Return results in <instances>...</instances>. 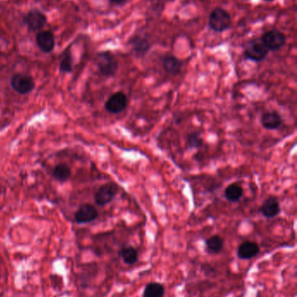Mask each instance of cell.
Wrapping results in <instances>:
<instances>
[{
    "instance_id": "3",
    "label": "cell",
    "mask_w": 297,
    "mask_h": 297,
    "mask_svg": "<svg viewBox=\"0 0 297 297\" xmlns=\"http://www.w3.org/2000/svg\"><path fill=\"white\" fill-rule=\"evenodd\" d=\"M260 40L265 47L268 49V52H275L281 50L286 45L287 38L284 33L278 30H270L262 34Z\"/></svg>"
},
{
    "instance_id": "22",
    "label": "cell",
    "mask_w": 297,
    "mask_h": 297,
    "mask_svg": "<svg viewBox=\"0 0 297 297\" xmlns=\"http://www.w3.org/2000/svg\"><path fill=\"white\" fill-rule=\"evenodd\" d=\"M59 70L63 73H69L72 71V56L70 50L67 49L65 51L62 60L59 65Z\"/></svg>"
},
{
    "instance_id": "19",
    "label": "cell",
    "mask_w": 297,
    "mask_h": 297,
    "mask_svg": "<svg viewBox=\"0 0 297 297\" xmlns=\"http://www.w3.org/2000/svg\"><path fill=\"white\" fill-rule=\"evenodd\" d=\"M165 295V287L163 285L153 281L147 283L143 291V297H164Z\"/></svg>"
},
{
    "instance_id": "6",
    "label": "cell",
    "mask_w": 297,
    "mask_h": 297,
    "mask_svg": "<svg viewBox=\"0 0 297 297\" xmlns=\"http://www.w3.org/2000/svg\"><path fill=\"white\" fill-rule=\"evenodd\" d=\"M119 188L115 183H108L102 185L95 193L94 199L96 204L100 206H105L110 204L117 195Z\"/></svg>"
},
{
    "instance_id": "8",
    "label": "cell",
    "mask_w": 297,
    "mask_h": 297,
    "mask_svg": "<svg viewBox=\"0 0 297 297\" xmlns=\"http://www.w3.org/2000/svg\"><path fill=\"white\" fill-rule=\"evenodd\" d=\"M24 23L31 32H38L43 29L47 23L46 15L39 10L30 11L24 18Z\"/></svg>"
},
{
    "instance_id": "12",
    "label": "cell",
    "mask_w": 297,
    "mask_h": 297,
    "mask_svg": "<svg viewBox=\"0 0 297 297\" xmlns=\"http://www.w3.org/2000/svg\"><path fill=\"white\" fill-rule=\"evenodd\" d=\"M259 253H260V247L258 244L251 241L242 242V244L239 246L238 250H237L239 259H242V260L255 258Z\"/></svg>"
},
{
    "instance_id": "4",
    "label": "cell",
    "mask_w": 297,
    "mask_h": 297,
    "mask_svg": "<svg viewBox=\"0 0 297 297\" xmlns=\"http://www.w3.org/2000/svg\"><path fill=\"white\" fill-rule=\"evenodd\" d=\"M268 49L265 47L261 40L256 39L248 43L244 51V56L248 60L259 63L268 57Z\"/></svg>"
},
{
    "instance_id": "16",
    "label": "cell",
    "mask_w": 297,
    "mask_h": 297,
    "mask_svg": "<svg viewBox=\"0 0 297 297\" xmlns=\"http://www.w3.org/2000/svg\"><path fill=\"white\" fill-rule=\"evenodd\" d=\"M224 247V240L218 235L211 236L205 242V249L210 255H217Z\"/></svg>"
},
{
    "instance_id": "1",
    "label": "cell",
    "mask_w": 297,
    "mask_h": 297,
    "mask_svg": "<svg viewBox=\"0 0 297 297\" xmlns=\"http://www.w3.org/2000/svg\"><path fill=\"white\" fill-rule=\"evenodd\" d=\"M232 19L227 11L217 7L211 12L209 16V26L210 29L216 33H224L230 28Z\"/></svg>"
},
{
    "instance_id": "21",
    "label": "cell",
    "mask_w": 297,
    "mask_h": 297,
    "mask_svg": "<svg viewBox=\"0 0 297 297\" xmlns=\"http://www.w3.org/2000/svg\"><path fill=\"white\" fill-rule=\"evenodd\" d=\"M186 147L188 148H201L203 145V138L199 131H193L186 136Z\"/></svg>"
},
{
    "instance_id": "23",
    "label": "cell",
    "mask_w": 297,
    "mask_h": 297,
    "mask_svg": "<svg viewBox=\"0 0 297 297\" xmlns=\"http://www.w3.org/2000/svg\"><path fill=\"white\" fill-rule=\"evenodd\" d=\"M111 1L116 5H122V4L126 3L128 0H111Z\"/></svg>"
},
{
    "instance_id": "18",
    "label": "cell",
    "mask_w": 297,
    "mask_h": 297,
    "mask_svg": "<svg viewBox=\"0 0 297 297\" xmlns=\"http://www.w3.org/2000/svg\"><path fill=\"white\" fill-rule=\"evenodd\" d=\"M243 189L238 184H231L228 187L226 188L224 191V196L227 200L231 203H236L242 199L243 196Z\"/></svg>"
},
{
    "instance_id": "25",
    "label": "cell",
    "mask_w": 297,
    "mask_h": 297,
    "mask_svg": "<svg viewBox=\"0 0 297 297\" xmlns=\"http://www.w3.org/2000/svg\"><path fill=\"white\" fill-rule=\"evenodd\" d=\"M0 52H1V50H0Z\"/></svg>"
},
{
    "instance_id": "10",
    "label": "cell",
    "mask_w": 297,
    "mask_h": 297,
    "mask_svg": "<svg viewBox=\"0 0 297 297\" xmlns=\"http://www.w3.org/2000/svg\"><path fill=\"white\" fill-rule=\"evenodd\" d=\"M259 211L266 218L277 217L281 212V207L277 198L275 197H268L261 204Z\"/></svg>"
},
{
    "instance_id": "15",
    "label": "cell",
    "mask_w": 297,
    "mask_h": 297,
    "mask_svg": "<svg viewBox=\"0 0 297 297\" xmlns=\"http://www.w3.org/2000/svg\"><path fill=\"white\" fill-rule=\"evenodd\" d=\"M162 66L168 74L176 76L180 74L182 69L183 63L175 56L166 55L162 58Z\"/></svg>"
},
{
    "instance_id": "24",
    "label": "cell",
    "mask_w": 297,
    "mask_h": 297,
    "mask_svg": "<svg viewBox=\"0 0 297 297\" xmlns=\"http://www.w3.org/2000/svg\"><path fill=\"white\" fill-rule=\"evenodd\" d=\"M263 1H266V2H274L275 0H263Z\"/></svg>"
},
{
    "instance_id": "17",
    "label": "cell",
    "mask_w": 297,
    "mask_h": 297,
    "mask_svg": "<svg viewBox=\"0 0 297 297\" xmlns=\"http://www.w3.org/2000/svg\"><path fill=\"white\" fill-rule=\"evenodd\" d=\"M119 255L124 263L128 265H134L139 260V253L137 249L132 246H126L119 252Z\"/></svg>"
},
{
    "instance_id": "7",
    "label": "cell",
    "mask_w": 297,
    "mask_h": 297,
    "mask_svg": "<svg viewBox=\"0 0 297 297\" xmlns=\"http://www.w3.org/2000/svg\"><path fill=\"white\" fill-rule=\"evenodd\" d=\"M128 98L122 91H118L113 94L106 102L105 108L112 114H119L128 107Z\"/></svg>"
},
{
    "instance_id": "20",
    "label": "cell",
    "mask_w": 297,
    "mask_h": 297,
    "mask_svg": "<svg viewBox=\"0 0 297 297\" xmlns=\"http://www.w3.org/2000/svg\"><path fill=\"white\" fill-rule=\"evenodd\" d=\"M72 172L68 165L65 164L58 165L53 171V177L59 182H66L71 178Z\"/></svg>"
},
{
    "instance_id": "13",
    "label": "cell",
    "mask_w": 297,
    "mask_h": 297,
    "mask_svg": "<svg viewBox=\"0 0 297 297\" xmlns=\"http://www.w3.org/2000/svg\"><path fill=\"white\" fill-rule=\"evenodd\" d=\"M261 123L264 129L274 130L281 127L282 118L276 111H267L261 115Z\"/></svg>"
},
{
    "instance_id": "14",
    "label": "cell",
    "mask_w": 297,
    "mask_h": 297,
    "mask_svg": "<svg viewBox=\"0 0 297 297\" xmlns=\"http://www.w3.org/2000/svg\"><path fill=\"white\" fill-rule=\"evenodd\" d=\"M130 44L134 54L138 58H144L150 51V42L142 36H135L134 39H131Z\"/></svg>"
},
{
    "instance_id": "5",
    "label": "cell",
    "mask_w": 297,
    "mask_h": 297,
    "mask_svg": "<svg viewBox=\"0 0 297 297\" xmlns=\"http://www.w3.org/2000/svg\"><path fill=\"white\" fill-rule=\"evenodd\" d=\"M11 85L13 90L18 93L26 95L34 90L35 82L31 76L18 73L13 75V78L11 79Z\"/></svg>"
},
{
    "instance_id": "11",
    "label": "cell",
    "mask_w": 297,
    "mask_h": 297,
    "mask_svg": "<svg viewBox=\"0 0 297 297\" xmlns=\"http://www.w3.org/2000/svg\"><path fill=\"white\" fill-rule=\"evenodd\" d=\"M36 42L40 51L45 53L52 52L55 47V38L50 31L39 32L36 36Z\"/></svg>"
},
{
    "instance_id": "9",
    "label": "cell",
    "mask_w": 297,
    "mask_h": 297,
    "mask_svg": "<svg viewBox=\"0 0 297 297\" xmlns=\"http://www.w3.org/2000/svg\"><path fill=\"white\" fill-rule=\"evenodd\" d=\"M98 210L93 205L85 204L79 207V209L76 211L74 220L78 224H84L93 222L98 218Z\"/></svg>"
},
{
    "instance_id": "2",
    "label": "cell",
    "mask_w": 297,
    "mask_h": 297,
    "mask_svg": "<svg viewBox=\"0 0 297 297\" xmlns=\"http://www.w3.org/2000/svg\"><path fill=\"white\" fill-rule=\"evenodd\" d=\"M96 65L100 72L106 78L114 77L119 69V63L115 56L108 51L98 53L96 57Z\"/></svg>"
}]
</instances>
